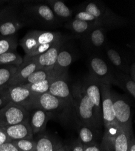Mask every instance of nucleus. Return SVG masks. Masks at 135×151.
Masks as SVG:
<instances>
[{"instance_id": "1", "label": "nucleus", "mask_w": 135, "mask_h": 151, "mask_svg": "<svg viewBox=\"0 0 135 151\" xmlns=\"http://www.w3.org/2000/svg\"><path fill=\"white\" fill-rule=\"evenodd\" d=\"M71 93L73 106L81 124L94 129L99 128L103 123L100 83L88 76L83 83L73 84Z\"/></svg>"}, {"instance_id": "2", "label": "nucleus", "mask_w": 135, "mask_h": 151, "mask_svg": "<svg viewBox=\"0 0 135 151\" xmlns=\"http://www.w3.org/2000/svg\"><path fill=\"white\" fill-rule=\"evenodd\" d=\"M103 123L104 133L103 138V146L107 151L113 150L115 138L121 129L115 119L112 99L111 86L100 84Z\"/></svg>"}, {"instance_id": "3", "label": "nucleus", "mask_w": 135, "mask_h": 151, "mask_svg": "<svg viewBox=\"0 0 135 151\" xmlns=\"http://www.w3.org/2000/svg\"><path fill=\"white\" fill-rule=\"evenodd\" d=\"M30 22L17 3H10L0 10V37L15 35Z\"/></svg>"}, {"instance_id": "4", "label": "nucleus", "mask_w": 135, "mask_h": 151, "mask_svg": "<svg viewBox=\"0 0 135 151\" xmlns=\"http://www.w3.org/2000/svg\"><path fill=\"white\" fill-rule=\"evenodd\" d=\"M77 10L84 11L90 14L94 17L96 22L108 30L121 27L127 22L124 18L116 15L104 3L100 1L85 2L78 7Z\"/></svg>"}, {"instance_id": "5", "label": "nucleus", "mask_w": 135, "mask_h": 151, "mask_svg": "<svg viewBox=\"0 0 135 151\" xmlns=\"http://www.w3.org/2000/svg\"><path fill=\"white\" fill-rule=\"evenodd\" d=\"M62 37L63 35L59 32L31 30L20 40L19 45L23 48L26 55H28L39 46L55 42Z\"/></svg>"}, {"instance_id": "6", "label": "nucleus", "mask_w": 135, "mask_h": 151, "mask_svg": "<svg viewBox=\"0 0 135 151\" xmlns=\"http://www.w3.org/2000/svg\"><path fill=\"white\" fill-rule=\"evenodd\" d=\"M24 13L30 22L37 21L47 27H53L61 22L47 3H28L24 7Z\"/></svg>"}, {"instance_id": "7", "label": "nucleus", "mask_w": 135, "mask_h": 151, "mask_svg": "<svg viewBox=\"0 0 135 151\" xmlns=\"http://www.w3.org/2000/svg\"><path fill=\"white\" fill-rule=\"evenodd\" d=\"M89 76L100 84L111 86L116 84L115 71L110 68L105 61L97 56H92L89 59Z\"/></svg>"}, {"instance_id": "8", "label": "nucleus", "mask_w": 135, "mask_h": 151, "mask_svg": "<svg viewBox=\"0 0 135 151\" xmlns=\"http://www.w3.org/2000/svg\"><path fill=\"white\" fill-rule=\"evenodd\" d=\"M30 113L25 108L10 102L0 109V127L4 128L29 120Z\"/></svg>"}, {"instance_id": "9", "label": "nucleus", "mask_w": 135, "mask_h": 151, "mask_svg": "<svg viewBox=\"0 0 135 151\" xmlns=\"http://www.w3.org/2000/svg\"><path fill=\"white\" fill-rule=\"evenodd\" d=\"M114 114L120 128L132 132L131 108L127 100L120 95L112 91Z\"/></svg>"}, {"instance_id": "10", "label": "nucleus", "mask_w": 135, "mask_h": 151, "mask_svg": "<svg viewBox=\"0 0 135 151\" xmlns=\"http://www.w3.org/2000/svg\"><path fill=\"white\" fill-rule=\"evenodd\" d=\"M70 105L64 100L58 99L48 92L36 96L31 109H40L46 112L56 111L69 107Z\"/></svg>"}, {"instance_id": "11", "label": "nucleus", "mask_w": 135, "mask_h": 151, "mask_svg": "<svg viewBox=\"0 0 135 151\" xmlns=\"http://www.w3.org/2000/svg\"><path fill=\"white\" fill-rule=\"evenodd\" d=\"M10 101L31 110L33 100L36 96L24 85L8 86Z\"/></svg>"}, {"instance_id": "12", "label": "nucleus", "mask_w": 135, "mask_h": 151, "mask_svg": "<svg viewBox=\"0 0 135 151\" xmlns=\"http://www.w3.org/2000/svg\"><path fill=\"white\" fill-rule=\"evenodd\" d=\"M68 73L57 76L51 83L48 93L55 97L64 100L69 105L73 104V99L67 83Z\"/></svg>"}, {"instance_id": "13", "label": "nucleus", "mask_w": 135, "mask_h": 151, "mask_svg": "<svg viewBox=\"0 0 135 151\" xmlns=\"http://www.w3.org/2000/svg\"><path fill=\"white\" fill-rule=\"evenodd\" d=\"M40 69V67L33 57L29 59H23L22 64L17 67V69L12 78L8 86L19 85L25 81L34 71Z\"/></svg>"}, {"instance_id": "14", "label": "nucleus", "mask_w": 135, "mask_h": 151, "mask_svg": "<svg viewBox=\"0 0 135 151\" xmlns=\"http://www.w3.org/2000/svg\"><path fill=\"white\" fill-rule=\"evenodd\" d=\"M107 29L103 26L95 28L88 33L81 36L82 42L89 50H97L103 47L106 42L105 33Z\"/></svg>"}, {"instance_id": "15", "label": "nucleus", "mask_w": 135, "mask_h": 151, "mask_svg": "<svg viewBox=\"0 0 135 151\" xmlns=\"http://www.w3.org/2000/svg\"><path fill=\"white\" fill-rule=\"evenodd\" d=\"M63 36L44 53L33 56L40 68H53L61 48L64 42Z\"/></svg>"}, {"instance_id": "16", "label": "nucleus", "mask_w": 135, "mask_h": 151, "mask_svg": "<svg viewBox=\"0 0 135 151\" xmlns=\"http://www.w3.org/2000/svg\"><path fill=\"white\" fill-rule=\"evenodd\" d=\"M2 128L11 141L33 138V134L29 120Z\"/></svg>"}, {"instance_id": "17", "label": "nucleus", "mask_w": 135, "mask_h": 151, "mask_svg": "<svg viewBox=\"0 0 135 151\" xmlns=\"http://www.w3.org/2000/svg\"><path fill=\"white\" fill-rule=\"evenodd\" d=\"M50 119V114L40 109H36L30 116L29 122L33 134L45 131L47 122Z\"/></svg>"}, {"instance_id": "18", "label": "nucleus", "mask_w": 135, "mask_h": 151, "mask_svg": "<svg viewBox=\"0 0 135 151\" xmlns=\"http://www.w3.org/2000/svg\"><path fill=\"white\" fill-rule=\"evenodd\" d=\"M64 26L67 29L81 37L88 33L95 28L103 26L98 23L80 20L73 18L71 20L65 24Z\"/></svg>"}, {"instance_id": "19", "label": "nucleus", "mask_w": 135, "mask_h": 151, "mask_svg": "<svg viewBox=\"0 0 135 151\" xmlns=\"http://www.w3.org/2000/svg\"><path fill=\"white\" fill-rule=\"evenodd\" d=\"M106 53L109 60L118 69V71L129 74L130 65L126 55L113 48H107Z\"/></svg>"}, {"instance_id": "20", "label": "nucleus", "mask_w": 135, "mask_h": 151, "mask_svg": "<svg viewBox=\"0 0 135 151\" xmlns=\"http://www.w3.org/2000/svg\"><path fill=\"white\" fill-rule=\"evenodd\" d=\"M73 61V55L70 51L63 48L62 47L52 69L53 73L58 76L68 73L69 67L72 64Z\"/></svg>"}, {"instance_id": "21", "label": "nucleus", "mask_w": 135, "mask_h": 151, "mask_svg": "<svg viewBox=\"0 0 135 151\" xmlns=\"http://www.w3.org/2000/svg\"><path fill=\"white\" fill-rule=\"evenodd\" d=\"M46 3L60 21L68 22L73 18V11L60 0H48Z\"/></svg>"}, {"instance_id": "22", "label": "nucleus", "mask_w": 135, "mask_h": 151, "mask_svg": "<svg viewBox=\"0 0 135 151\" xmlns=\"http://www.w3.org/2000/svg\"><path fill=\"white\" fill-rule=\"evenodd\" d=\"M116 85L128 93L133 99L135 98V81H133L130 75L120 71L115 72Z\"/></svg>"}, {"instance_id": "23", "label": "nucleus", "mask_w": 135, "mask_h": 151, "mask_svg": "<svg viewBox=\"0 0 135 151\" xmlns=\"http://www.w3.org/2000/svg\"><path fill=\"white\" fill-rule=\"evenodd\" d=\"M131 135V131L121 128L114 142L113 149L115 151H128Z\"/></svg>"}, {"instance_id": "24", "label": "nucleus", "mask_w": 135, "mask_h": 151, "mask_svg": "<svg viewBox=\"0 0 135 151\" xmlns=\"http://www.w3.org/2000/svg\"><path fill=\"white\" fill-rule=\"evenodd\" d=\"M57 76H58V75L54 74L45 80L35 83L24 85V86H25L32 93L36 96H38L48 92L49 87H50L51 83Z\"/></svg>"}, {"instance_id": "25", "label": "nucleus", "mask_w": 135, "mask_h": 151, "mask_svg": "<svg viewBox=\"0 0 135 151\" xmlns=\"http://www.w3.org/2000/svg\"><path fill=\"white\" fill-rule=\"evenodd\" d=\"M52 69L53 68H40L36 70L31 74L21 85L35 83L50 78L52 76L55 74Z\"/></svg>"}, {"instance_id": "26", "label": "nucleus", "mask_w": 135, "mask_h": 151, "mask_svg": "<svg viewBox=\"0 0 135 151\" xmlns=\"http://www.w3.org/2000/svg\"><path fill=\"white\" fill-rule=\"evenodd\" d=\"M18 46L17 35L4 37H0V55L9 52L16 51Z\"/></svg>"}, {"instance_id": "27", "label": "nucleus", "mask_w": 135, "mask_h": 151, "mask_svg": "<svg viewBox=\"0 0 135 151\" xmlns=\"http://www.w3.org/2000/svg\"><path fill=\"white\" fill-rule=\"evenodd\" d=\"M23 62V58L16 51L9 52L0 55V66L20 65Z\"/></svg>"}, {"instance_id": "28", "label": "nucleus", "mask_w": 135, "mask_h": 151, "mask_svg": "<svg viewBox=\"0 0 135 151\" xmlns=\"http://www.w3.org/2000/svg\"><path fill=\"white\" fill-rule=\"evenodd\" d=\"M94 128L82 125L79 129V141L83 146L90 145L96 143L95 134L93 131Z\"/></svg>"}, {"instance_id": "29", "label": "nucleus", "mask_w": 135, "mask_h": 151, "mask_svg": "<svg viewBox=\"0 0 135 151\" xmlns=\"http://www.w3.org/2000/svg\"><path fill=\"white\" fill-rule=\"evenodd\" d=\"M17 69V66L15 65L0 66V88L8 87V85Z\"/></svg>"}, {"instance_id": "30", "label": "nucleus", "mask_w": 135, "mask_h": 151, "mask_svg": "<svg viewBox=\"0 0 135 151\" xmlns=\"http://www.w3.org/2000/svg\"><path fill=\"white\" fill-rule=\"evenodd\" d=\"M56 149L52 140L47 135L41 136L36 141L35 151H55Z\"/></svg>"}, {"instance_id": "31", "label": "nucleus", "mask_w": 135, "mask_h": 151, "mask_svg": "<svg viewBox=\"0 0 135 151\" xmlns=\"http://www.w3.org/2000/svg\"><path fill=\"white\" fill-rule=\"evenodd\" d=\"M11 142L19 151H35L36 148V141L33 138L12 140Z\"/></svg>"}, {"instance_id": "32", "label": "nucleus", "mask_w": 135, "mask_h": 151, "mask_svg": "<svg viewBox=\"0 0 135 151\" xmlns=\"http://www.w3.org/2000/svg\"><path fill=\"white\" fill-rule=\"evenodd\" d=\"M8 87L0 88V109L10 102Z\"/></svg>"}, {"instance_id": "33", "label": "nucleus", "mask_w": 135, "mask_h": 151, "mask_svg": "<svg viewBox=\"0 0 135 151\" xmlns=\"http://www.w3.org/2000/svg\"><path fill=\"white\" fill-rule=\"evenodd\" d=\"M0 151H19L12 142L4 143L0 145Z\"/></svg>"}, {"instance_id": "34", "label": "nucleus", "mask_w": 135, "mask_h": 151, "mask_svg": "<svg viewBox=\"0 0 135 151\" xmlns=\"http://www.w3.org/2000/svg\"><path fill=\"white\" fill-rule=\"evenodd\" d=\"M9 142H11V140L8 137L4 129L0 127V145Z\"/></svg>"}, {"instance_id": "35", "label": "nucleus", "mask_w": 135, "mask_h": 151, "mask_svg": "<svg viewBox=\"0 0 135 151\" xmlns=\"http://www.w3.org/2000/svg\"><path fill=\"white\" fill-rule=\"evenodd\" d=\"M84 151H101L99 147L96 143H93L90 145L83 146Z\"/></svg>"}, {"instance_id": "36", "label": "nucleus", "mask_w": 135, "mask_h": 151, "mask_svg": "<svg viewBox=\"0 0 135 151\" xmlns=\"http://www.w3.org/2000/svg\"><path fill=\"white\" fill-rule=\"evenodd\" d=\"M129 74L130 75V76L131 78V79L135 81V65L134 62L133 63L132 65H130V66Z\"/></svg>"}, {"instance_id": "37", "label": "nucleus", "mask_w": 135, "mask_h": 151, "mask_svg": "<svg viewBox=\"0 0 135 151\" xmlns=\"http://www.w3.org/2000/svg\"><path fill=\"white\" fill-rule=\"evenodd\" d=\"M72 151H84V147L82 143L78 140L74 146Z\"/></svg>"}, {"instance_id": "38", "label": "nucleus", "mask_w": 135, "mask_h": 151, "mask_svg": "<svg viewBox=\"0 0 135 151\" xmlns=\"http://www.w3.org/2000/svg\"><path fill=\"white\" fill-rule=\"evenodd\" d=\"M128 151H135V141L134 138H133V139L131 138V140L130 142V145L129 146Z\"/></svg>"}, {"instance_id": "39", "label": "nucleus", "mask_w": 135, "mask_h": 151, "mask_svg": "<svg viewBox=\"0 0 135 151\" xmlns=\"http://www.w3.org/2000/svg\"><path fill=\"white\" fill-rule=\"evenodd\" d=\"M55 151H67L63 147H61V148H59V149H57Z\"/></svg>"}, {"instance_id": "40", "label": "nucleus", "mask_w": 135, "mask_h": 151, "mask_svg": "<svg viewBox=\"0 0 135 151\" xmlns=\"http://www.w3.org/2000/svg\"><path fill=\"white\" fill-rule=\"evenodd\" d=\"M4 1H0V6H1Z\"/></svg>"}]
</instances>
